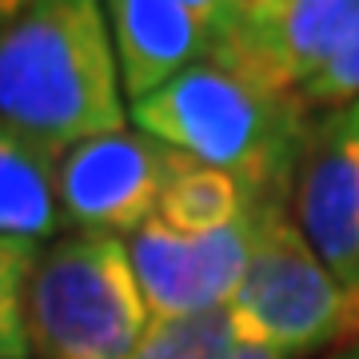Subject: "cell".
Masks as SVG:
<instances>
[{
	"label": "cell",
	"mask_w": 359,
	"mask_h": 359,
	"mask_svg": "<svg viewBox=\"0 0 359 359\" xmlns=\"http://www.w3.org/2000/svg\"><path fill=\"white\" fill-rule=\"evenodd\" d=\"M240 351V335L231 327L228 308L200 320L160 323L148 332L132 359H231Z\"/></svg>",
	"instance_id": "4fadbf2b"
},
{
	"label": "cell",
	"mask_w": 359,
	"mask_h": 359,
	"mask_svg": "<svg viewBox=\"0 0 359 359\" xmlns=\"http://www.w3.org/2000/svg\"><path fill=\"white\" fill-rule=\"evenodd\" d=\"M13 8H16V4H0V20H4V16L13 13Z\"/></svg>",
	"instance_id": "2e32d148"
},
{
	"label": "cell",
	"mask_w": 359,
	"mask_h": 359,
	"mask_svg": "<svg viewBox=\"0 0 359 359\" xmlns=\"http://www.w3.org/2000/svg\"><path fill=\"white\" fill-rule=\"evenodd\" d=\"M256 208H287V204H264L228 172L204 168L184 156V164L176 168V176L168 180L164 196H160L156 219L168 224L172 231H184V236H208V231H219L236 219H244Z\"/></svg>",
	"instance_id": "8fae6325"
},
{
	"label": "cell",
	"mask_w": 359,
	"mask_h": 359,
	"mask_svg": "<svg viewBox=\"0 0 359 359\" xmlns=\"http://www.w3.org/2000/svg\"><path fill=\"white\" fill-rule=\"evenodd\" d=\"M56 156L0 124V236L44 240L60 228Z\"/></svg>",
	"instance_id": "30bf717a"
},
{
	"label": "cell",
	"mask_w": 359,
	"mask_h": 359,
	"mask_svg": "<svg viewBox=\"0 0 359 359\" xmlns=\"http://www.w3.org/2000/svg\"><path fill=\"white\" fill-rule=\"evenodd\" d=\"M355 36L359 0H228L208 60L304 104Z\"/></svg>",
	"instance_id": "5b68a950"
},
{
	"label": "cell",
	"mask_w": 359,
	"mask_h": 359,
	"mask_svg": "<svg viewBox=\"0 0 359 359\" xmlns=\"http://www.w3.org/2000/svg\"><path fill=\"white\" fill-rule=\"evenodd\" d=\"M148 332L128 240L72 231L40 252L28 283V344L40 359H132Z\"/></svg>",
	"instance_id": "3957f363"
},
{
	"label": "cell",
	"mask_w": 359,
	"mask_h": 359,
	"mask_svg": "<svg viewBox=\"0 0 359 359\" xmlns=\"http://www.w3.org/2000/svg\"><path fill=\"white\" fill-rule=\"evenodd\" d=\"M120 84L132 104L204 65L219 20V0H112L104 4Z\"/></svg>",
	"instance_id": "9c48e42d"
},
{
	"label": "cell",
	"mask_w": 359,
	"mask_h": 359,
	"mask_svg": "<svg viewBox=\"0 0 359 359\" xmlns=\"http://www.w3.org/2000/svg\"><path fill=\"white\" fill-rule=\"evenodd\" d=\"M231 359H276V355H268V351H259V347H240Z\"/></svg>",
	"instance_id": "5bb4252c"
},
{
	"label": "cell",
	"mask_w": 359,
	"mask_h": 359,
	"mask_svg": "<svg viewBox=\"0 0 359 359\" xmlns=\"http://www.w3.org/2000/svg\"><path fill=\"white\" fill-rule=\"evenodd\" d=\"M271 212H283V208H256L244 219L208 231V236H184L160 219H148L140 231H132L128 256L148 316H152V327L200 320V316L228 308L244 280L259 224Z\"/></svg>",
	"instance_id": "8992f818"
},
{
	"label": "cell",
	"mask_w": 359,
	"mask_h": 359,
	"mask_svg": "<svg viewBox=\"0 0 359 359\" xmlns=\"http://www.w3.org/2000/svg\"><path fill=\"white\" fill-rule=\"evenodd\" d=\"M327 359H359V339H351L347 347H339L335 355H327Z\"/></svg>",
	"instance_id": "9a60e30c"
},
{
	"label": "cell",
	"mask_w": 359,
	"mask_h": 359,
	"mask_svg": "<svg viewBox=\"0 0 359 359\" xmlns=\"http://www.w3.org/2000/svg\"><path fill=\"white\" fill-rule=\"evenodd\" d=\"M184 156L144 132H112L76 144L56 168L60 216L80 231H140Z\"/></svg>",
	"instance_id": "52a82bcc"
},
{
	"label": "cell",
	"mask_w": 359,
	"mask_h": 359,
	"mask_svg": "<svg viewBox=\"0 0 359 359\" xmlns=\"http://www.w3.org/2000/svg\"><path fill=\"white\" fill-rule=\"evenodd\" d=\"M132 120L172 152L228 172L264 204H287L316 116L292 96L204 60L132 104Z\"/></svg>",
	"instance_id": "7a4b0ae2"
},
{
	"label": "cell",
	"mask_w": 359,
	"mask_h": 359,
	"mask_svg": "<svg viewBox=\"0 0 359 359\" xmlns=\"http://www.w3.org/2000/svg\"><path fill=\"white\" fill-rule=\"evenodd\" d=\"M0 124L52 156L124 132L120 68L100 4L36 0L0 20Z\"/></svg>",
	"instance_id": "6da1fadb"
},
{
	"label": "cell",
	"mask_w": 359,
	"mask_h": 359,
	"mask_svg": "<svg viewBox=\"0 0 359 359\" xmlns=\"http://www.w3.org/2000/svg\"><path fill=\"white\" fill-rule=\"evenodd\" d=\"M228 316L240 347H259L276 359L311 355L347 335L359 339V299L311 252L287 208L259 224Z\"/></svg>",
	"instance_id": "277c9868"
},
{
	"label": "cell",
	"mask_w": 359,
	"mask_h": 359,
	"mask_svg": "<svg viewBox=\"0 0 359 359\" xmlns=\"http://www.w3.org/2000/svg\"><path fill=\"white\" fill-rule=\"evenodd\" d=\"M36 240L0 236V359H25L28 344V283L36 271Z\"/></svg>",
	"instance_id": "7c38bea8"
},
{
	"label": "cell",
	"mask_w": 359,
	"mask_h": 359,
	"mask_svg": "<svg viewBox=\"0 0 359 359\" xmlns=\"http://www.w3.org/2000/svg\"><path fill=\"white\" fill-rule=\"evenodd\" d=\"M292 208L311 252L359 299V100L311 120Z\"/></svg>",
	"instance_id": "ba28073f"
}]
</instances>
